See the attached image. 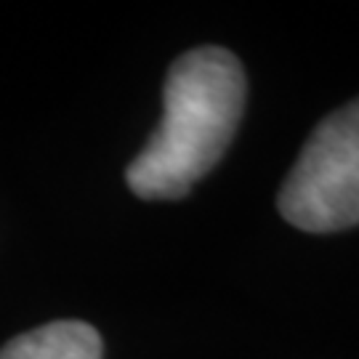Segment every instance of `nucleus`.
Segmentation results:
<instances>
[{
	"label": "nucleus",
	"instance_id": "3",
	"mask_svg": "<svg viewBox=\"0 0 359 359\" xmlns=\"http://www.w3.org/2000/svg\"><path fill=\"white\" fill-rule=\"evenodd\" d=\"M0 359H102V338L86 322H51L13 338Z\"/></svg>",
	"mask_w": 359,
	"mask_h": 359
},
{
	"label": "nucleus",
	"instance_id": "2",
	"mask_svg": "<svg viewBox=\"0 0 359 359\" xmlns=\"http://www.w3.org/2000/svg\"><path fill=\"white\" fill-rule=\"evenodd\" d=\"M277 208L293 226L314 234L359 224V99L314 128L285 179Z\"/></svg>",
	"mask_w": 359,
	"mask_h": 359
},
{
	"label": "nucleus",
	"instance_id": "1",
	"mask_svg": "<svg viewBox=\"0 0 359 359\" xmlns=\"http://www.w3.org/2000/svg\"><path fill=\"white\" fill-rule=\"evenodd\" d=\"M245 107V72L226 48H194L170 67L163 120L128 165L142 200H179L221 160Z\"/></svg>",
	"mask_w": 359,
	"mask_h": 359
}]
</instances>
